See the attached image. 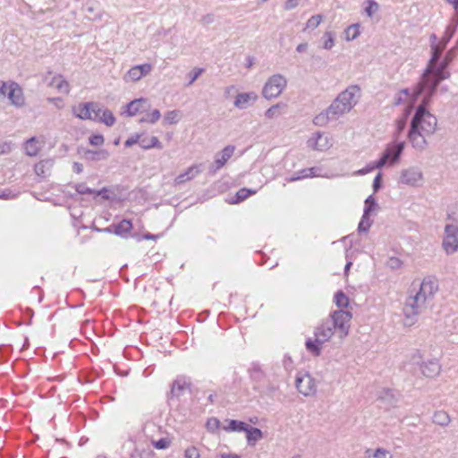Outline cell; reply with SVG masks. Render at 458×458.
Wrapping results in <instances>:
<instances>
[{"label":"cell","instance_id":"cell-53","mask_svg":"<svg viewBox=\"0 0 458 458\" xmlns=\"http://www.w3.org/2000/svg\"><path fill=\"white\" fill-rule=\"evenodd\" d=\"M11 151V144H8V143H4L1 145V153L2 154H5L6 152H10Z\"/></svg>","mask_w":458,"mask_h":458},{"label":"cell","instance_id":"cell-2","mask_svg":"<svg viewBox=\"0 0 458 458\" xmlns=\"http://www.w3.org/2000/svg\"><path fill=\"white\" fill-rule=\"evenodd\" d=\"M361 96L360 86L351 85L339 94L329 108L323 110L313 118L312 123L316 126H324L331 121L338 119L349 113L357 105Z\"/></svg>","mask_w":458,"mask_h":458},{"label":"cell","instance_id":"cell-4","mask_svg":"<svg viewBox=\"0 0 458 458\" xmlns=\"http://www.w3.org/2000/svg\"><path fill=\"white\" fill-rule=\"evenodd\" d=\"M223 430L228 432H243L246 435L249 445L255 446L263 437L262 431L258 428L253 427L248 423L237 420H226L223 425Z\"/></svg>","mask_w":458,"mask_h":458},{"label":"cell","instance_id":"cell-3","mask_svg":"<svg viewBox=\"0 0 458 458\" xmlns=\"http://www.w3.org/2000/svg\"><path fill=\"white\" fill-rule=\"evenodd\" d=\"M74 117L82 120H91L111 127L116 123V117L113 113L97 102H82L73 107Z\"/></svg>","mask_w":458,"mask_h":458},{"label":"cell","instance_id":"cell-50","mask_svg":"<svg viewBox=\"0 0 458 458\" xmlns=\"http://www.w3.org/2000/svg\"><path fill=\"white\" fill-rule=\"evenodd\" d=\"M299 1H295V0H289V1H287L285 3V10H292V9H295V8H297V6L299 5Z\"/></svg>","mask_w":458,"mask_h":458},{"label":"cell","instance_id":"cell-55","mask_svg":"<svg viewBox=\"0 0 458 458\" xmlns=\"http://www.w3.org/2000/svg\"><path fill=\"white\" fill-rule=\"evenodd\" d=\"M213 20L214 16L213 15H210V14L207 15V16H204V17L202 18L203 23H205V24H211V23L213 22Z\"/></svg>","mask_w":458,"mask_h":458},{"label":"cell","instance_id":"cell-17","mask_svg":"<svg viewBox=\"0 0 458 458\" xmlns=\"http://www.w3.org/2000/svg\"><path fill=\"white\" fill-rule=\"evenodd\" d=\"M46 139L43 136H33L26 141L24 144L23 149L26 155L29 157H35L41 152L43 146L45 145Z\"/></svg>","mask_w":458,"mask_h":458},{"label":"cell","instance_id":"cell-38","mask_svg":"<svg viewBox=\"0 0 458 458\" xmlns=\"http://www.w3.org/2000/svg\"><path fill=\"white\" fill-rule=\"evenodd\" d=\"M160 117H161L160 111L158 110V109H154V110H152V112L148 113L144 117H142L140 119V122H142V123L154 124V123L159 120Z\"/></svg>","mask_w":458,"mask_h":458},{"label":"cell","instance_id":"cell-28","mask_svg":"<svg viewBox=\"0 0 458 458\" xmlns=\"http://www.w3.org/2000/svg\"><path fill=\"white\" fill-rule=\"evenodd\" d=\"M361 27L360 24H354L346 28L344 31V38L346 41H353L361 35Z\"/></svg>","mask_w":458,"mask_h":458},{"label":"cell","instance_id":"cell-7","mask_svg":"<svg viewBox=\"0 0 458 458\" xmlns=\"http://www.w3.org/2000/svg\"><path fill=\"white\" fill-rule=\"evenodd\" d=\"M1 94L8 98L13 105L17 108L24 107L25 103L24 90L17 82L13 81L3 82L1 86Z\"/></svg>","mask_w":458,"mask_h":458},{"label":"cell","instance_id":"cell-36","mask_svg":"<svg viewBox=\"0 0 458 458\" xmlns=\"http://www.w3.org/2000/svg\"><path fill=\"white\" fill-rule=\"evenodd\" d=\"M205 427L207 429V431L210 432V433H217L218 431H220V428L223 427V425H222L221 422L219 420L215 418V417H211V418L207 421Z\"/></svg>","mask_w":458,"mask_h":458},{"label":"cell","instance_id":"cell-49","mask_svg":"<svg viewBox=\"0 0 458 458\" xmlns=\"http://www.w3.org/2000/svg\"><path fill=\"white\" fill-rule=\"evenodd\" d=\"M153 446H155L158 449H166L168 446H170V440L167 439H162L153 443Z\"/></svg>","mask_w":458,"mask_h":458},{"label":"cell","instance_id":"cell-8","mask_svg":"<svg viewBox=\"0 0 458 458\" xmlns=\"http://www.w3.org/2000/svg\"><path fill=\"white\" fill-rule=\"evenodd\" d=\"M442 248L447 255H452L458 251V225L447 224L443 235Z\"/></svg>","mask_w":458,"mask_h":458},{"label":"cell","instance_id":"cell-14","mask_svg":"<svg viewBox=\"0 0 458 458\" xmlns=\"http://www.w3.org/2000/svg\"><path fill=\"white\" fill-rule=\"evenodd\" d=\"M235 150H236L235 146L228 145L218 152L217 155L215 156L213 162L210 166V173H216L217 171L220 170L221 168L225 167V164L228 162L229 159H231V157L233 156Z\"/></svg>","mask_w":458,"mask_h":458},{"label":"cell","instance_id":"cell-39","mask_svg":"<svg viewBox=\"0 0 458 458\" xmlns=\"http://www.w3.org/2000/svg\"><path fill=\"white\" fill-rule=\"evenodd\" d=\"M204 71H205L204 68H202V67H195V68H194L193 70L191 71L189 74L187 75V82H186V85H192L203 74Z\"/></svg>","mask_w":458,"mask_h":458},{"label":"cell","instance_id":"cell-5","mask_svg":"<svg viewBox=\"0 0 458 458\" xmlns=\"http://www.w3.org/2000/svg\"><path fill=\"white\" fill-rule=\"evenodd\" d=\"M288 86V80L280 74H274L268 78L262 88V97L266 101H273L280 97Z\"/></svg>","mask_w":458,"mask_h":458},{"label":"cell","instance_id":"cell-44","mask_svg":"<svg viewBox=\"0 0 458 458\" xmlns=\"http://www.w3.org/2000/svg\"><path fill=\"white\" fill-rule=\"evenodd\" d=\"M185 456L186 458H201V453L195 446H190L185 452Z\"/></svg>","mask_w":458,"mask_h":458},{"label":"cell","instance_id":"cell-12","mask_svg":"<svg viewBox=\"0 0 458 458\" xmlns=\"http://www.w3.org/2000/svg\"><path fill=\"white\" fill-rule=\"evenodd\" d=\"M332 320L334 323L335 330H338L340 336L345 338L349 331L350 325L352 322V314L348 311L340 310L335 312L332 317Z\"/></svg>","mask_w":458,"mask_h":458},{"label":"cell","instance_id":"cell-56","mask_svg":"<svg viewBox=\"0 0 458 458\" xmlns=\"http://www.w3.org/2000/svg\"><path fill=\"white\" fill-rule=\"evenodd\" d=\"M219 458H242L240 455L236 454H222Z\"/></svg>","mask_w":458,"mask_h":458},{"label":"cell","instance_id":"cell-27","mask_svg":"<svg viewBox=\"0 0 458 458\" xmlns=\"http://www.w3.org/2000/svg\"><path fill=\"white\" fill-rule=\"evenodd\" d=\"M288 110V105L283 102L277 103L275 105L271 106L269 109L265 112V117L268 119H273L280 117Z\"/></svg>","mask_w":458,"mask_h":458},{"label":"cell","instance_id":"cell-41","mask_svg":"<svg viewBox=\"0 0 458 458\" xmlns=\"http://www.w3.org/2000/svg\"><path fill=\"white\" fill-rule=\"evenodd\" d=\"M335 303L337 306L339 307V308H346V307L349 305V299L348 297L346 296L344 293L342 292H338L337 295H335Z\"/></svg>","mask_w":458,"mask_h":458},{"label":"cell","instance_id":"cell-20","mask_svg":"<svg viewBox=\"0 0 458 458\" xmlns=\"http://www.w3.org/2000/svg\"><path fill=\"white\" fill-rule=\"evenodd\" d=\"M258 100V95L255 93H243L237 94L234 101V105L237 109H248L253 106Z\"/></svg>","mask_w":458,"mask_h":458},{"label":"cell","instance_id":"cell-42","mask_svg":"<svg viewBox=\"0 0 458 458\" xmlns=\"http://www.w3.org/2000/svg\"><path fill=\"white\" fill-rule=\"evenodd\" d=\"M411 138L414 146L417 149H423L426 145V141L424 140V138L421 135L420 132H416L415 133H413Z\"/></svg>","mask_w":458,"mask_h":458},{"label":"cell","instance_id":"cell-25","mask_svg":"<svg viewBox=\"0 0 458 458\" xmlns=\"http://www.w3.org/2000/svg\"><path fill=\"white\" fill-rule=\"evenodd\" d=\"M431 421L435 425H438L440 427H447L452 423V418L448 415V413L444 410H439L434 411L433 416H431Z\"/></svg>","mask_w":458,"mask_h":458},{"label":"cell","instance_id":"cell-1","mask_svg":"<svg viewBox=\"0 0 458 458\" xmlns=\"http://www.w3.org/2000/svg\"><path fill=\"white\" fill-rule=\"evenodd\" d=\"M439 280L434 275L426 276L421 282L416 280L408 289L404 306V325L411 327L439 290Z\"/></svg>","mask_w":458,"mask_h":458},{"label":"cell","instance_id":"cell-31","mask_svg":"<svg viewBox=\"0 0 458 458\" xmlns=\"http://www.w3.org/2000/svg\"><path fill=\"white\" fill-rule=\"evenodd\" d=\"M141 148L148 150V149H153V148L161 147V144L159 139L155 136H148L141 138L140 143H139Z\"/></svg>","mask_w":458,"mask_h":458},{"label":"cell","instance_id":"cell-34","mask_svg":"<svg viewBox=\"0 0 458 458\" xmlns=\"http://www.w3.org/2000/svg\"><path fill=\"white\" fill-rule=\"evenodd\" d=\"M334 46L335 33L333 31H328L323 35V39L320 40V47L326 51H330Z\"/></svg>","mask_w":458,"mask_h":458},{"label":"cell","instance_id":"cell-18","mask_svg":"<svg viewBox=\"0 0 458 458\" xmlns=\"http://www.w3.org/2000/svg\"><path fill=\"white\" fill-rule=\"evenodd\" d=\"M152 66L151 64H144L134 66L124 75V81L126 82H135L145 77L151 73Z\"/></svg>","mask_w":458,"mask_h":458},{"label":"cell","instance_id":"cell-21","mask_svg":"<svg viewBox=\"0 0 458 458\" xmlns=\"http://www.w3.org/2000/svg\"><path fill=\"white\" fill-rule=\"evenodd\" d=\"M203 169L202 164H196L185 171L181 175H178L175 180V185H182L195 178Z\"/></svg>","mask_w":458,"mask_h":458},{"label":"cell","instance_id":"cell-19","mask_svg":"<svg viewBox=\"0 0 458 458\" xmlns=\"http://www.w3.org/2000/svg\"><path fill=\"white\" fill-rule=\"evenodd\" d=\"M335 326L332 319L326 320L320 324L315 330V340L319 344L328 341L334 334Z\"/></svg>","mask_w":458,"mask_h":458},{"label":"cell","instance_id":"cell-43","mask_svg":"<svg viewBox=\"0 0 458 458\" xmlns=\"http://www.w3.org/2000/svg\"><path fill=\"white\" fill-rule=\"evenodd\" d=\"M306 346L307 348L309 349V351H310L311 353H313L314 355H319L322 344H319V343L316 341V340H310V341L307 342Z\"/></svg>","mask_w":458,"mask_h":458},{"label":"cell","instance_id":"cell-46","mask_svg":"<svg viewBox=\"0 0 458 458\" xmlns=\"http://www.w3.org/2000/svg\"><path fill=\"white\" fill-rule=\"evenodd\" d=\"M89 142L94 146H101L104 144V137L101 134H94L89 137Z\"/></svg>","mask_w":458,"mask_h":458},{"label":"cell","instance_id":"cell-11","mask_svg":"<svg viewBox=\"0 0 458 458\" xmlns=\"http://www.w3.org/2000/svg\"><path fill=\"white\" fill-rule=\"evenodd\" d=\"M43 82L49 87L59 90V93L68 94L70 91V85L66 78L53 71H49L43 75Z\"/></svg>","mask_w":458,"mask_h":458},{"label":"cell","instance_id":"cell-16","mask_svg":"<svg viewBox=\"0 0 458 458\" xmlns=\"http://www.w3.org/2000/svg\"><path fill=\"white\" fill-rule=\"evenodd\" d=\"M421 373L423 377L427 379H436L440 375L442 371V365L440 361L437 359H431L429 361H424L420 366Z\"/></svg>","mask_w":458,"mask_h":458},{"label":"cell","instance_id":"cell-57","mask_svg":"<svg viewBox=\"0 0 458 458\" xmlns=\"http://www.w3.org/2000/svg\"><path fill=\"white\" fill-rule=\"evenodd\" d=\"M98 458H106L105 456H99Z\"/></svg>","mask_w":458,"mask_h":458},{"label":"cell","instance_id":"cell-47","mask_svg":"<svg viewBox=\"0 0 458 458\" xmlns=\"http://www.w3.org/2000/svg\"><path fill=\"white\" fill-rule=\"evenodd\" d=\"M132 229V223L128 220H124L121 222L119 225L117 226V231L119 233H124V232H129Z\"/></svg>","mask_w":458,"mask_h":458},{"label":"cell","instance_id":"cell-10","mask_svg":"<svg viewBox=\"0 0 458 458\" xmlns=\"http://www.w3.org/2000/svg\"><path fill=\"white\" fill-rule=\"evenodd\" d=\"M152 107L151 101L148 99H137L131 101L123 107L121 115L124 117H135L142 113L149 111Z\"/></svg>","mask_w":458,"mask_h":458},{"label":"cell","instance_id":"cell-37","mask_svg":"<svg viewBox=\"0 0 458 458\" xmlns=\"http://www.w3.org/2000/svg\"><path fill=\"white\" fill-rule=\"evenodd\" d=\"M189 386L190 384L187 380H178V381H175L171 393L173 395H179V393L184 392L185 390H187V388H189Z\"/></svg>","mask_w":458,"mask_h":458},{"label":"cell","instance_id":"cell-52","mask_svg":"<svg viewBox=\"0 0 458 458\" xmlns=\"http://www.w3.org/2000/svg\"><path fill=\"white\" fill-rule=\"evenodd\" d=\"M254 64H255V59L253 57H248L245 60V65L246 68H251Z\"/></svg>","mask_w":458,"mask_h":458},{"label":"cell","instance_id":"cell-6","mask_svg":"<svg viewBox=\"0 0 458 458\" xmlns=\"http://www.w3.org/2000/svg\"><path fill=\"white\" fill-rule=\"evenodd\" d=\"M295 388L305 397H311L317 393V383L314 378L305 371L300 372L295 377Z\"/></svg>","mask_w":458,"mask_h":458},{"label":"cell","instance_id":"cell-26","mask_svg":"<svg viewBox=\"0 0 458 458\" xmlns=\"http://www.w3.org/2000/svg\"><path fill=\"white\" fill-rule=\"evenodd\" d=\"M364 458H394V454L388 449L383 447H377L365 451Z\"/></svg>","mask_w":458,"mask_h":458},{"label":"cell","instance_id":"cell-29","mask_svg":"<svg viewBox=\"0 0 458 458\" xmlns=\"http://www.w3.org/2000/svg\"><path fill=\"white\" fill-rule=\"evenodd\" d=\"M254 194H255V191L248 189V188H243L241 190L238 191L237 194H235L233 197L231 198V200L228 201L229 203H231V204L240 203V202H244L245 200L249 198L250 196H252Z\"/></svg>","mask_w":458,"mask_h":458},{"label":"cell","instance_id":"cell-23","mask_svg":"<svg viewBox=\"0 0 458 458\" xmlns=\"http://www.w3.org/2000/svg\"><path fill=\"white\" fill-rule=\"evenodd\" d=\"M78 153L79 155L82 156V158L89 160H102V159H108L109 157V152H107L105 150H89L86 148H78Z\"/></svg>","mask_w":458,"mask_h":458},{"label":"cell","instance_id":"cell-54","mask_svg":"<svg viewBox=\"0 0 458 458\" xmlns=\"http://www.w3.org/2000/svg\"><path fill=\"white\" fill-rule=\"evenodd\" d=\"M307 49H308V44L307 43H301L296 48V51L299 52V53H303V52H305L307 51Z\"/></svg>","mask_w":458,"mask_h":458},{"label":"cell","instance_id":"cell-51","mask_svg":"<svg viewBox=\"0 0 458 458\" xmlns=\"http://www.w3.org/2000/svg\"><path fill=\"white\" fill-rule=\"evenodd\" d=\"M73 169H74V172L75 174H81L83 171V166H82V164L79 163V162H74Z\"/></svg>","mask_w":458,"mask_h":458},{"label":"cell","instance_id":"cell-40","mask_svg":"<svg viewBox=\"0 0 458 458\" xmlns=\"http://www.w3.org/2000/svg\"><path fill=\"white\" fill-rule=\"evenodd\" d=\"M362 9H363V12L367 16H369V17H373L379 10V5L377 4L376 2H374V1H367L362 6Z\"/></svg>","mask_w":458,"mask_h":458},{"label":"cell","instance_id":"cell-30","mask_svg":"<svg viewBox=\"0 0 458 458\" xmlns=\"http://www.w3.org/2000/svg\"><path fill=\"white\" fill-rule=\"evenodd\" d=\"M436 124H437V122L435 120L434 117L431 115L425 114L422 116L421 125L423 127V131H425L428 133L433 132L436 128Z\"/></svg>","mask_w":458,"mask_h":458},{"label":"cell","instance_id":"cell-33","mask_svg":"<svg viewBox=\"0 0 458 458\" xmlns=\"http://www.w3.org/2000/svg\"><path fill=\"white\" fill-rule=\"evenodd\" d=\"M323 20H324V16H323V15H315V16H312L310 19L308 20L303 31H314L320 24H323Z\"/></svg>","mask_w":458,"mask_h":458},{"label":"cell","instance_id":"cell-24","mask_svg":"<svg viewBox=\"0 0 458 458\" xmlns=\"http://www.w3.org/2000/svg\"><path fill=\"white\" fill-rule=\"evenodd\" d=\"M98 196L106 200H121L123 196V190L119 187H107L103 188L101 191L96 192Z\"/></svg>","mask_w":458,"mask_h":458},{"label":"cell","instance_id":"cell-15","mask_svg":"<svg viewBox=\"0 0 458 458\" xmlns=\"http://www.w3.org/2000/svg\"><path fill=\"white\" fill-rule=\"evenodd\" d=\"M375 214H376V203L373 199H369L366 202L364 214L361 217V220L359 225L360 232H367L369 230L371 225L373 223V217L375 216Z\"/></svg>","mask_w":458,"mask_h":458},{"label":"cell","instance_id":"cell-22","mask_svg":"<svg viewBox=\"0 0 458 458\" xmlns=\"http://www.w3.org/2000/svg\"><path fill=\"white\" fill-rule=\"evenodd\" d=\"M54 159H43V160H40L38 163L35 164L34 172H35L36 175L39 176V177L48 178L51 175V172H52V169L54 167Z\"/></svg>","mask_w":458,"mask_h":458},{"label":"cell","instance_id":"cell-45","mask_svg":"<svg viewBox=\"0 0 458 458\" xmlns=\"http://www.w3.org/2000/svg\"><path fill=\"white\" fill-rule=\"evenodd\" d=\"M141 138H142V134L140 133H134L132 135L130 136L127 140L125 141V147H132L133 145H135L136 144H139L140 143Z\"/></svg>","mask_w":458,"mask_h":458},{"label":"cell","instance_id":"cell-9","mask_svg":"<svg viewBox=\"0 0 458 458\" xmlns=\"http://www.w3.org/2000/svg\"><path fill=\"white\" fill-rule=\"evenodd\" d=\"M334 144L332 135L329 132H316L307 142L308 147L317 152H328Z\"/></svg>","mask_w":458,"mask_h":458},{"label":"cell","instance_id":"cell-32","mask_svg":"<svg viewBox=\"0 0 458 458\" xmlns=\"http://www.w3.org/2000/svg\"><path fill=\"white\" fill-rule=\"evenodd\" d=\"M181 119H182V112L179 110H173L165 115L163 124L165 125H173V124H177Z\"/></svg>","mask_w":458,"mask_h":458},{"label":"cell","instance_id":"cell-58","mask_svg":"<svg viewBox=\"0 0 458 458\" xmlns=\"http://www.w3.org/2000/svg\"><path fill=\"white\" fill-rule=\"evenodd\" d=\"M294 458H296V457H294Z\"/></svg>","mask_w":458,"mask_h":458},{"label":"cell","instance_id":"cell-13","mask_svg":"<svg viewBox=\"0 0 458 458\" xmlns=\"http://www.w3.org/2000/svg\"><path fill=\"white\" fill-rule=\"evenodd\" d=\"M400 182L410 187H422L424 182L423 172L418 167H410L401 173Z\"/></svg>","mask_w":458,"mask_h":458},{"label":"cell","instance_id":"cell-48","mask_svg":"<svg viewBox=\"0 0 458 458\" xmlns=\"http://www.w3.org/2000/svg\"><path fill=\"white\" fill-rule=\"evenodd\" d=\"M403 265V262L402 260H399L398 258H396V257H392L390 258L388 261V266L389 268H392V269H396V268H399L402 267Z\"/></svg>","mask_w":458,"mask_h":458},{"label":"cell","instance_id":"cell-35","mask_svg":"<svg viewBox=\"0 0 458 458\" xmlns=\"http://www.w3.org/2000/svg\"><path fill=\"white\" fill-rule=\"evenodd\" d=\"M317 173H318V168H317V167L307 168V169H304V170L297 172V173L293 175L289 180H290V181H295V180H301V179L312 177V176L316 175Z\"/></svg>","mask_w":458,"mask_h":458}]
</instances>
